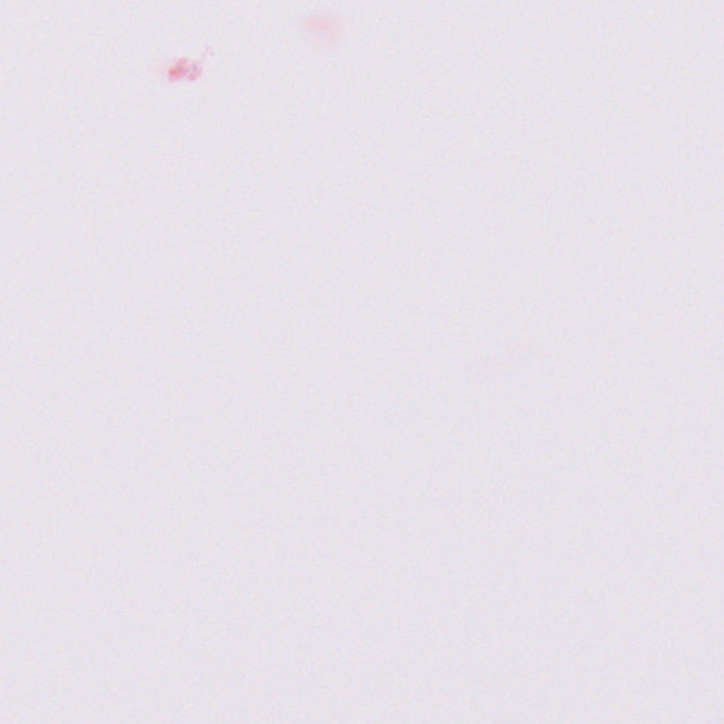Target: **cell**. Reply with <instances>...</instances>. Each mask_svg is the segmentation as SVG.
Returning a JSON list of instances; mask_svg holds the SVG:
<instances>
[{
    "label": "cell",
    "instance_id": "1",
    "mask_svg": "<svg viewBox=\"0 0 724 724\" xmlns=\"http://www.w3.org/2000/svg\"><path fill=\"white\" fill-rule=\"evenodd\" d=\"M210 47H206V51H203L200 59L191 60L188 57H181V59L169 60L164 63L154 64L151 67V71L154 76L161 78V81L166 82H194L203 77L204 69H206V51H210Z\"/></svg>",
    "mask_w": 724,
    "mask_h": 724
},
{
    "label": "cell",
    "instance_id": "2",
    "mask_svg": "<svg viewBox=\"0 0 724 724\" xmlns=\"http://www.w3.org/2000/svg\"><path fill=\"white\" fill-rule=\"evenodd\" d=\"M303 32L312 37L315 43L331 46L338 37V20L335 14H313L302 20Z\"/></svg>",
    "mask_w": 724,
    "mask_h": 724
}]
</instances>
